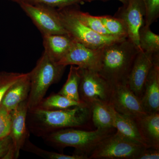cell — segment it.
<instances>
[{"mask_svg": "<svg viewBox=\"0 0 159 159\" xmlns=\"http://www.w3.org/2000/svg\"><path fill=\"white\" fill-rule=\"evenodd\" d=\"M91 120L90 109L88 105L59 110L37 107L28 111L27 124L30 133L42 138L64 129H89Z\"/></svg>", "mask_w": 159, "mask_h": 159, "instance_id": "1", "label": "cell"}, {"mask_svg": "<svg viewBox=\"0 0 159 159\" xmlns=\"http://www.w3.org/2000/svg\"><path fill=\"white\" fill-rule=\"evenodd\" d=\"M138 48L128 38L107 45L101 49L97 71L111 85L127 84Z\"/></svg>", "mask_w": 159, "mask_h": 159, "instance_id": "2", "label": "cell"}, {"mask_svg": "<svg viewBox=\"0 0 159 159\" xmlns=\"http://www.w3.org/2000/svg\"><path fill=\"white\" fill-rule=\"evenodd\" d=\"M114 128L97 129L94 130L66 128L53 132L42 137L46 144L58 149L72 147L75 153L89 157L98 144L116 132Z\"/></svg>", "mask_w": 159, "mask_h": 159, "instance_id": "3", "label": "cell"}, {"mask_svg": "<svg viewBox=\"0 0 159 159\" xmlns=\"http://www.w3.org/2000/svg\"><path fill=\"white\" fill-rule=\"evenodd\" d=\"M66 67L58 64L43 52L35 66L29 72L31 88L28 99L29 110L38 107L49 88L61 79Z\"/></svg>", "mask_w": 159, "mask_h": 159, "instance_id": "4", "label": "cell"}, {"mask_svg": "<svg viewBox=\"0 0 159 159\" xmlns=\"http://www.w3.org/2000/svg\"><path fill=\"white\" fill-rule=\"evenodd\" d=\"M63 27L74 40L88 48L100 49L105 46L125 39L103 36L93 31L72 14L68 6L57 9Z\"/></svg>", "mask_w": 159, "mask_h": 159, "instance_id": "5", "label": "cell"}, {"mask_svg": "<svg viewBox=\"0 0 159 159\" xmlns=\"http://www.w3.org/2000/svg\"><path fill=\"white\" fill-rule=\"evenodd\" d=\"M145 146L126 139L116 131L98 144L89 159H137Z\"/></svg>", "mask_w": 159, "mask_h": 159, "instance_id": "6", "label": "cell"}, {"mask_svg": "<svg viewBox=\"0 0 159 159\" xmlns=\"http://www.w3.org/2000/svg\"><path fill=\"white\" fill-rule=\"evenodd\" d=\"M19 5L42 36L49 34H68L61 24L56 8L42 4L31 5L22 3Z\"/></svg>", "mask_w": 159, "mask_h": 159, "instance_id": "7", "label": "cell"}, {"mask_svg": "<svg viewBox=\"0 0 159 159\" xmlns=\"http://www.w3.org/2000/svg\"><path fill=\"white\" fill-rule=\"evenodd\" d=\"M79 71L80 100L88 105L97 100L109 103L111 89L110 84L97 71L79 67Z\"/></svg>", "mask_w": 159, "mask_h": 159, "instance_id": "8", "label": "cell"}, {"mask_svg": "<svg viewBox=\"0 0 159 159\" xmlns=\"http://www.w3.org/2000/svg\"><path fill=\"white\" fill-rule=\"evenodd\" d=\"M109 104L119 113L135 119L147 114L142 107L141 99L127 84L111 85Z\"/></svg>", "mask_w": 159, "mask_h": 159, "instance_id": "9", "label": "cell"}, {"mask_svg": "<svg viewBox=\"0 0 159 159\" xmlns=\"http://www.w3.org/2000/svg\"><path fill=\"white\" fill-rule=\"evenodd\" d=\"M145 14L142 0H128L127 4L119 7L114 16L123 21L127 29L128 39L140 50L139 32L145 25Z\"/></svg>", "mask_w": 159, "mask_h": 159, "instance_id": "10", "label": "cell"}, {"mask_svg": "<svg viewBox=\"0 0 159 159\" xmlns=\"http://www.w3.org/2000/svg\"><path fill=\"white\" fill-rule=\"evenodd\" d=\"M100 56L101 49L90 48L74 40L68 52L57 63L66 66H77L81 68L97 72L99 68Z\"/></svg>", "mask_w": 159, "mask_h": 159, "instance_id": "11", "label": "cell"}, {"mask_svg": "<svg viewBox=\"0 0 159 159\" xmlns=\"http://www.w3.org/2000/svg\"><path fill=\"white\" fill-rule=\"evenodd\" d=\"M153 65V54L140 50L135 58L127 82L129 88L140 99L146 78Z\"/></svg>", "mask_w": 159, "mask_h": 159, "instance_id": "12", "label": "cell"}, {"mask_svg": "<svg viewBox=\"0 0 159 159\" xmlns=\"http://www.w3.org/2000/svg\"><path fill=\"white\" fill-rule=\"evenodd\" d=\"M28 111L27 99L11 111V129L9 135L14 144L16 159L19 157L20 151L30 137V133L27 124Z\"/></svg>", "mask_w": 159, "mask_h": 159, "instance_id": "13", "label": "cell"}, {"mask_svg": "<svg viewBox=\"0 0 159 159\" xmlns=\"http://www.w3.org/2000/svg\"><path fill=\"white\" fill-rule=\"evenodd\" d=\"M140 99L146 113L159 112V64L150 69Z\"/></svg>", "mask_w": 159, "mask_h": 159, "instance_id": "14", "label": "cell"}, {"mask_svg": "<svg viewBox=\"0 0 159 159\" xmlns=\"http://www.w3.org/2000/svg\"><path fill=\"white\" fill-rule=\"evenodd\" d=\"M31 88L29 73L24 74L6 91L0 107L11 112L19 104L28 99Z\"/></svg>", "mask_w": 159, "mask_h": 159, "instance_id": "15", "label": "cell"}, {"mask_svg": "<svg viewBox=\"0 0 159 159\" xmlns=\"http://www.w3.org/2000/svg\"><path fill=\"white\" fill-rule=\"evenodd\" d=\"M134 119L147 148L159 149V112Z\"/></svg>", "mask_w": 159, "mask_h": 159, "instance_id": "16", "label": "cell"}, {"mask_svg": "<svg viewBox=\"0 0 159 159\" xmlns=\"http://www.w3.org/2000/svg\"><path fill=\"white\" fill-rule=\"evenodd\" d=\"M43 40L44 51L57 63L68 52L74 42L68 34L43 35Z\"/></svg>", "mask_w": 159, "mask_h": 159, "instance_id": "17", "label": "cell"}, {"mask_svg": "<svg viewBox=\"0 0 159 159\" xmlns=\"http://www.w3.org/2000/svg\"><path fill=\"white\" fill-rule=\"evenodd\" d=\"M88 106L90 109L92 121L96 128H114L115 110L107 102L97 100Z\"/></svg>", "mask_w": 159, "mask_h": 159, "instance_id": "18", "label": "cell"}, {"mask_svg": "<svg viewBox=\"0 0 159 159\" xmlns=\"http://www.w3.org/2000/svg\"><path fill=\"white\" fill-rule=\"evenodd\" d=\"M114 128L122 136L147 147L140 135L136 123L131 117L115 111Z\"/></svg>", "mask_w": 159, "mask_h": 159, "instance_id": "19", "label": "cell"}, {"mask_svg": "<svg viewBox=\"0 0 159 159\" xmlns=\"http://www.w3.org/2000/svg\"><path fill=\"white\" fill-rule=\"evenodd\" d=\"M68 7L72 14L80 21L93 31L103 36L113 37L106 29L98 16H93L88 12L81 11L80 9L79 5H73Z\"/></svg>", "mask_w": 159, "mask_h": 159, "instance_id": "20", "label": "cell"}, {"mask_svg": "<svg viewBox=\"0 0 159 159\" xmlns=\"http://www.w3.org/2000/svg\"><path fill=\"white\" fill-rule=\"evenodd\" d=\"M86 105L82 101L77 102L57 93L51 94L44 98L37 107L46 110H59Z\"/></svg>", "mask_w": 159, "mask_h": 159, "instance_id": "21", "label": "cell"}, {"mask_svg": "<svg viewBox=\"0 0 159 159\" xmlns=\"http://www.w3.org/2000/svg\"><path fill=\"white\" fill-rule=\"evenodd\" d=\"M80 81V75L79 67L70 66L66 81L58 93L72 100L81 102L79 94Z\"/></svg>", "mask_w": 159, "mask_h": 159, "instance_id": "22", "label": "cell"}, {"mask_svg": "<svg viewBox=\"0 0 159 159\" xmlns=\"http://www.w3.org/2000/svg\"><path fill=\"white\" fill-rule=\"evenodd\" d=\"M150 27L144 25L139 32V43L141 50L153 55H159V35L151 30Z\"/></svg>", "mask_w": 159, "mask_h": 159, "instance_id": "23", "label": "cell"}, {"mask_svg": "<svg viewBox=\"0 0 159 159\" xmlns=\"http://www.w3.org/2000/svg\"><path fill=\"white\" fill-rule=\"evenodd\" d=\"M21 150L30 152L38 156L48 159H88V157L83 155L74 153L72 155L63 153H57L54 152L48 151L39 148L29 139L26 141Z\"/></svg>", "mask_w": 159, "mask_h": 159, "instance_id": "24", "label": "cell"}, {"mask_svg": "<svg viewBox=\"0 0 159 159\" xmlns=\"http://www.w3.org/2000/svg\"><path fill=\"white\" fill-rule=\"evenodd\" d=\"M98 17L106 29L113 37L120 39L128 38L127 29L122 20L109 15Z\"/></svg>", "mask_w": 159, "mask_h": 159, "instance_id": "25", "label": "cell"}, {"mask_svg": "<svg viewBox=\"0 0 159 159\" xmlns=\"http://www.w3.org/2000/svg\"><path fill=\"white\" fill-rule=\"evenodd\" d=\"M18 4H42L61 9L73 5H79L85 2H91L96 0H9Z\"/></svg>", "mask_w": 159, "mask_h": 159, "instance_id": "26", "label": "cell"}, {"mask_svg": "<svg viewBox=\"0 0 159 159\" xmlns=\"http://www.w3.org/2000/svg\"><path fill=\"white\" fill-rule=\"evenodd\" d=\"M25 73L0 71V103L6 91Z\"/></svg>", "mask_w": 159, "mask_h": 159, "instance_id": "27", "label": "cell"}, {"mask_svg": "<svg viewBox=\"0 0 159 159\" xmlns=\"http://www.w3.org/2000/svg\"><path fill=\"white\" fill-rule=\"evenodd\" d=\"M145 6V25L150 26L159 17V0H142Z\"/></svg>", "mask_w": 159, "mask_h": 159, "instance_id": "28", "label": "cell"}, {"mask_svg": "<svg viewBox=\"0 0 159 159\" xmlns=\"http://www.w3.org/2000/svg\"><path fill=\"white\" fill-rule=\"evenodd\" d=\"M11 121V112L0 107V140L10 134Z\"/></svg>", "mask_w": 159, "mask_h": 159, "instance_id": "29", "label": "cell"}, {"mask_svg": "<svg viewBox=\"0 0 159 159\" xmlns=\"http://www.w3.org/2000/svg\"><path fill=\"white\" fill-rule=\"evenodd\" d=\"M14 146L12 139L10 136L0 140V159H4L10 148Z\"/></svg>", "mask_w": 159, "mask_h": 159, "instance_id": "30", "label": "cell"}, {"mask_svg": "<svg viewBox=\"0 0 159 159\" xmlns=\"http://www.w3.org/2000/svg\"><path fill=\"white\" fill-rule=\"evenodd\" d=\"M159 149L145 147L139 154L137 159H159Z\"/></svg>", "mask_w": 159, "mask_h": 159, "instance_id": "31", "label": "cell"}, {"mask_svg": "<svg viewBox=\"0 0 159 159\" xmlns=\"http://www.w3.org/2000/svg\"><path fill=\"white\" fill-rule=\"evenodd\" d=\"M97 1V0H96ZM99 1H102V2H107V1H109V0H99ZM122 3V5H125L128 2V0H117Z\"/></svg>", "mask_w": 159, "mask_h": 159, "instance_id": "32", "label": "cell"}]
</instances>
